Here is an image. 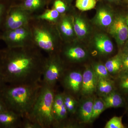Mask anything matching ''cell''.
<instances>
[{
    "instance_id": "cell-1",
    "label": "cell",
    "mask_w": 128,
    "mask_h": 128,
    "mask_svg": "<svg viewBox=\"0 0 128 128\" xmlns=\"http://www.w3.org/2000/svg\"><path fill=\"white\" fill-rule=\"evenodd\" d=\"M44 62L36 51L10 48L0 50V70L8 84L41 82Z\"/></svg>"
},
{
    "instance_id": "cell-2",
    "label": "cell",
    "mask_w": 128,
    "mask_h": 128,
    "mask_svg": "<svg viewBox=\"0 0 128 128\" xmlns=\"http://www.w3.org/2000/svg\"><path fill=\"white\" fill-rule=\"evenodd\" d=\"M42 86L41 81L26 84H6L0 92V98L7 109L23 118L27 116L32 109Z\"/></svg>"
},
{
    "instance_id": "cell-3",
    "label": "cell",
    "mask_w": 128,
    "mask_h": 128,
    "mask_svg": "<svg viewBox=\"0 0 128 128\" xmlns=\"http://www.w3.org/2000/svg\"><path fill=\"white\" fill-rule=\"evenodd\" d=\"M55 92L54 89L42 84L32 109L25 118L38 124L41 128L53 127L52 106Z\"/></svg>"
},
{
    "instance_id": "cell-4",
    "label": "cell",
    "mask_w": 128,
    "mask_h": 128,
    "mask_svg": "<svg viewBox=\"0 0 128 128\" xmlns=\"http://www.w3.org/2000/svg\"><path fill=\"white\" fill-rule=\"evenodd\" d=\"M64 69L58 60L53 57L45 60L42 74L43 85L54 89L57 82L64 74Z\"/></svg>"
},
{
    "instance_id": "cell-5",
    "label": "cell",
    "mask_w": 128,
    "mask_h": 128,
    "mask_svg": "<svg viewBox=\"0 0 128 128\" xmlns=\"http://www.w3.org/2000/svg\"><path fill=\"white\" fill-rule=\"evenodd\" d=\"M110 32L119 46L124 44L128 39V27L125 18L122 16L116 17L111 25Z\"/></svg>"
},
{
    "instance_id": "cell-6",
    "label": "cell",
    "mask_w": 128,
    "mask_h": 128,
    "mask_svg": "<svg viewBox=\"0 0 128 128\" xmlns=\"http://www.w3.org/2000/svg\"><path fill=\"white\" fill-rule=\"evenodd\" d=\"M52 112L54 118L53 127L60 126L61 123L66 119L68 114L64 104L63 93H55Z\"/></svg>"
},
{
    "instance_id": "cell-7",
    "label": "cell",
    "mask_w": 128,
    "mask_h": 128,
    "mask_svg": "<svg viewBox=\"0 0 128 128\" xmlns=\"http://www.w3.org/2000/svg\"><path fill=\"white\" fill-rule=\"evenodd\" d=\"M64 87L68 91L76 93L81 89L82 75L77 71H70L64 74L61 78Z\"/></svg>"
},
{
    "instance_id": "cell-8",
    "label": "cell",
    "mask_w": 128,
    "mask_h": 128,
    "mask_svg": "<svg viewBox=\"0 0 128 128\" xmlns=\"http://www.w3.org/2000/svg\"><path fill=\"white\" fill-rule=\"evenodd\" d=\"M27 21V16L23 12L18 9H12L8 12L4 27L5 31L22 28Z\"/></svg>"
},
{
    "instance_id": "cell-9",
    "label": "cell",
    "mask_w": 128,
    "mask_h": 128,
    "mask_svg": "<svg viewBox=\"0 0 128 128\" xmlns=\"http://www.w3.org/2000/svg\"><path fill=\"white\" fill-rule=\"evenodd\" d=\"M28 35L27 30L22 28L5 31L1 38L7 44L8 48H16Z\"/></svg>"
},
{
    "instance_id": "cell-10",
    "label": "cell",
    "mask_w": 128,
    "mask_h": 128,
    "mask_svg": "<svg viewBox=\"0 0 128 128\" xmlns=\"http://www.w3.org/2000/svg\"><path fill=\"white\" fill-rule=\"evenodd\" d=\"M22 117L12 110L0 113V128H22Z\"/></svg>"
},
{
    "instance_id": "cell-11",
    "label": "cell",
    "mask_w": 128,
    "mask_h": 128,
    "mask_svg": "<svg viewBox=\"0 0 128 128\" xmlns=\"http://www.w3.org/2000/svg\"><path fill=\"white\" fill-rule=\"evenodd\" d=\"M34 38L37 45L43 50L52 53L54 50L52 38L46 30L38 28L34 32Z\"/></svg>"
},
{
    "instance_id": "cell-12",
    "label": "cell",
    "mask_w": 128,
    "mask_h": 128,
    "mask_svg": "<svg viewBox=\"0 0 128 128\" xmlns=\"http://www.w3.org/2000/svg\"><path fill=\"white\" fill-rule=\"evenodd\" d=\"M82 75L81 90L84 95L92 94L96 91L98 79L94 70L88 69L84 71Z\"/></svg>"
},
{
    "instance_id": "cell-13",
    "label": "cell",
    "mask_w": 128,
    "mask_h": 128,
    "mask_svg": "<svg viewBox=\"0 0 128 128\" xmlns=\"http://www.w3.org/2000/svg\"><path fill=\"white\" fill-rule=\"evenodd\" d=\"M94 42L97 49L102 54H110L113 50L112 43L106 35L103 34L96 35L95 37Z\"/></svg>"
},
{
    "instance_id": "cell-14",
    "label": "cell",
    "mask_w": 128,
    "mask_h": 128,
    "mask_svg": "<svg viewBox=\"0 0 128 128\" xmlns=\"http://www.w3.org/2000/svg\"><path fill=\"white\" fill-rule=\"evenodd\" d=\"M93 102L92 98L88 99L83 102L80 107L79 115L84 122H88L92 120Z\"/></svg>"
},
{
    "instance_id": "cell-15",
    "label": "cell",
    "mask_w": 128,
    "mask_h": 128,
    "mask_svg": "<svg viewBox=\"0 0 128 128\" xmlns=\"http://www.w3.org/2000/svg\"><path fill=\"white\" fill-rule=\"evenodd\" d=\"M105 108H118L123 104V100L121 96L117 92H112L108 94L104 98Z\"/></svg>"
},
{
    "instance_id": "cell-16",
    "label": "cell",
    "mask_w": 128,
    "mask_h": 128,
    "mask_svg": "<svg viewBox=\"0 0 128 128\" xmlns=\"http://www.w3.org/2000/svg\"><path fill=\"white\" fill-rule=\"evenodd\" d=\"M64 55L71 60H78L84 58L86 55V52L82 48L73 47L67 48L64 52Z\"/></svg>"
},
{
    "instance_id": "cell-17",
    "label": "cell",
    "mask_w": 128,
    "mask_h": 128,
    "mask_svg": "<svg viewBox=\"0 0 128 128\" xmlns=\"http://www.w3.org/2000/svg\"><path fill=\"white\" fill-rule=\"evenodd\" d=\"M105 66L109 73L115 74L122 70V62L121 55H117L108 60Z\"/></svg>"
},
{
    "instance_id": "cell-18",
    "label": "cell",
    "mask_w": 128,
    "mask_h": 128,
    "mask_svg": "<svg viewBox=\"0 0 128 128\" xmlns=\"http://www.w3.org/2000/svg\"><path fill=\"white\" fill-rule=\"evenodd\" d=\"M96 19L98 23L103 26H110L113 22L112 14L105 9H101L98 10Z\"/></svg>"
},
{
    "instance_id": "cell-19",
    "label": "cell",
    "mask_w": 128,
    "mask_h": 128,
    "mask_svg": "<svg viewBox=\"0 0 128 128\" xmlns=\"http://www.w3.org/2000/svg\"><path fill=\"white\" fill-rule=\"evenodd\" d=\"M64 104L68 113L73 114L76 110L77 102L74 98L69 93H63Z\"/></svg>"
},
{
    "instance_id": "cell-20",
    "label": "cell",
    "mask_w": 128,
    "mask_h": 128,
    "mask_svg": "<svg viewBox=\"0 0 128 128\" xmlns=\"http://www.w3.org/2000/svg\"><path fill=\"white\" fill-rule=\"evenodd\" d=\"M97 87L100 92L108 94L112 92L113 84L107 78H101L98 80Z\"/></svg>"
},
{
    "instance_id": "cell-21",
    "label": "cell",
    "mask_w": 128,
    "mask_h": 128,
    "mask_svg": "<svg viewBox=\"0 0 128 128\" xmlns=\"http://www.w3.org/2000/svg\"><path fill=\"white\" fill-rule=\"evenodd\" d=\"M74 30L79 37H83L87 33L88 28L84 21L80 18H76L74 24Z\"/></svg>"
},
{
    "instance_id": "cell-22",
    "label": "cell",
    "mask_w": 128,
    "mask_h": 128,
    "mask_svg": "<svg viewBox=\"0 0 128 128\" xmlns=\"http://www.w3.org/2000/svg\"><path fill=\"white\" fill-rule=\"evenodd\" d=\"M96 4V0H76V6L80 10L86 11L94 8Z\"/></svg>"
},
{
    "instance_id": "cell-23",
    "label": "cell",
    "mask_w": 128,
    "mask_h": 128,
    "mask_svg": "<svg viewBox=\"0 0 128 128\" xmlns=\"http://www.w3.org/2000/svg\"><path fill=\"white\" fill-rule=\"evenodd\" d=\"M105 109V104L103 101L100 99L95 100L92 106V119L97 118Z\"/></svg>"
},
{
    "instance_id": "cell-24",
    "label": "cell",
    "mask_w": 128,
    "mask_h": 128,
    "mask_svg": "<svg viewBox=\"0 0 128 128\" xmlns=\"http://www.w3.org/2000/svg\"><path fill=\"white\" fill-rule=\"evenodd\" d=\"M94 71L98 79L107 78L109 76V72L105 65L98 64L94 66Z\"/></svg>"
},
{
    "instance_id": "cell-25",
    "label": "cell",
    "mask_w": 128,
    "mask_h": 128,
    "mask_svg": "<svg viewBox=\"0 0 128 128\" xmlns=\"http://www.w3.org/2000/svg\"><path fill=\"white\" fill-rule=\"evenodd\" d=\"M122 116H114L109 120L106 124L105 128H124L122 122Z\"/></svg>"
},
{
    "instance_id": "cell-26",
    "label": "cell",
    "mask_w": 128,
    "mask_h": 128,
    "mask_svg": "<svg viewBox=\"0 0 128 128\" xmlns=\"http://www.w3.org/2000/svg\"><path fill=\"white\" fill-rule=\"evenodd\" d=\"M59 13L55 9L48 10L44 14L40 16L38 18L46 20L54 21L58 18Z\"/></svg>"
},
{
    "instance_id": "cell-27",
    "label": "cell",
    "mask_w": 128,
    "mask_h": 128,
    "mask_svg": "<svg viewBox=\"0 0 128 128\" xmlns=\"http://www.w3.org/2000/svg\"><path fill=\"white\" fill-rule=\"evenodd\" d=\"M60 29L63 33L66 36H70L73 34V30L72 25L68 19H64L60 25Z\"/></svg>"
},
{
    "instance_id": "cell-28",
    "label": "cell",
    "mask_w": 128,
    "mask_h": 128,
    "mask_svg": "<svg viewBox=\"0 0 128 128\" xmlns=\"http://www.w3.org/2000/svg\"><path fill=\"white\" fill-rule=\"evenodd\" d=\"M6 4L0 0V27L4 23L8 11Z\"/></svg>"
},
{
    "instance_id": "cell-29",
    "label": "cell",
    "mask_w": 128,
    "mask_h": 128,
    "mask_svg": "<svg viewBox=\"0 0 128 128\" xmlns=\"http://www.w3.org/2000/svg\"><path fill=\"white\" fill-rule=\"evenodd\" d=\"M120 86L121 89L128 92V72H124L123 74L121 75Z\"/></svg>"
},
{
    "instance_id": "cell-30",
    "label": "cell",
    "mask_w": 128,
    "mask_h": 128,
    "mask_svg": "<svg viewBox=\"0 0 128 128\" xmlns=\"http://www.w3.org/2000/svg\"><path fill=\"white\" fill-rule=\"evenodd\" d=\"M24 5L28 9H35L38 8L41 5L40 0H26Z\"/></svg>"
},
{
    "instance_id": "cell-31",
    "label": "cell",
    "mask_w": 128,
    "mask_h": 128,
    "mask_svg": "<svg viewBox=\"0 0 128 128\" xmlns=\"http://www.w3.org/2000/svg\"><path fill=\"white\" fill-rule=\"evenodd\" d=\"M22 128H41L37 124L30 121L27 118H22Z\"/></svg>"
},
{
    "instance_id": "cell-32",
    "label": "cell",
    "mask_w": 128,
    "mask_h": 128,
    "mask_svg": "<svg viewBox=\"0 0 128 128\" xmlns=\"http://www.w3.org/2000/svg\"><path fill=\"white\" fill-rule=\"evenodd\" d=\"M54 9L59 13H64L66 10V6L64 3L60 0H56L54 3Z\"/></svg>"
},
{
    "instance_id": "cell-33",
    "label": "cell",
    "mask_w": 128,
    "mask_h": 128,
    "mask_svg": "<svg viewBox=\"0 0 128 128\" xmlns=\"http://www.w3.org/2000/svg\"><path fill=\"white\" fill-rule=\"evenodd\" d=\"M122 70L124 72H128V54L124 53L121 54Z\"/></svg>"
},
{
    "instance_id": "cell-34",
    "label": "cell",
    "mask_w": 128,
    "mask_h": 128,
    "mask_svg": "<svg viewBox=\"0 0 128 128\" xmlns=\"http://www.w3.org/2000/svg\"><path fill=\"white\" fill-rule=\"evenodd\" d=\"M6 84L0 70V92Z\"/></svg>"
},
{
    "instance_id": "cell-35",
    "label": "cell",
    "mask_w": 128,
    "mask_h": 128,
    "mask_svg": "<svg viewBox=\"0 0 128 128\" xmlns=\"http://www.w3.org/2000/svg\"><path fill=\"white\" fill-rule=\"evenodd\" d=\"M6 109H7V108L6 106L4 103L2 99L0 98V113Z\"/></svg>"
},
{
    "instance_id": "cell-36",
    "label": "cell",
    "mask_w": 128,
    "mask_h": 128,
    "mask_svg": "<svg viewBox=\"0 0 128 128\" xmlns=\"http://www.w3.org/2000/svg\"><path fill=\"white\" fill-rule=\"evenodd\" d=\"M124 48V53L128 54V39L125 42Z\"/></svg>"
},
{
    "instance_id": "cell-37",
    "label": "cell",
    "mask_w": 128,
    "mask_h": 128,
    "mask_svg": "<svg viewBox=\"0 0 128 128\" xmlns=\"http://www.w3.org/2000/svg\"><path fill=\"white\" fill-rule=\"evenodd\" d=\"M125 20L126 24H127L128 27V15H127L126 17L125 18Z\"/></svg>"
}]
</instances>
